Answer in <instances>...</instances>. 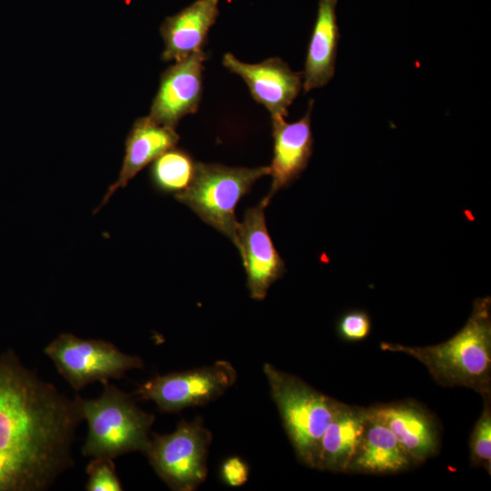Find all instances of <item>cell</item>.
Instances as JSON below:
<instances>
[{"instance_id": "6da1fadb", "label": "cell", "mask_w": 491, "mask_h": 491, "mask_svg": "<svg viewBox=\"0 0 491 491\" xmlns=\"http://www.w3.org/2000/svg\"><path fill=\"white\" fill-rule=\"evenodd\" d=\"M74 399L9 350L0 356V491H41L72 465L83 420Z\"/></svg>"}, {"instance_id": "7a4b0ae2", "label": "cell", "mask_w": 491, "mask_h": 491, "mask_svg": "<svg viewBox=\"0 0 491 491\" xmlns=\"http://www.w3.org/2000/svg\"><path fill=\"white\" fill-rule=\"evenodd\" d=\"M381 349L401 352L422 363L443 386L469 387L491 393V299L476 298L466 325L448 340L428 346L381 343Z\"/></svg>"}, {"instance_id": "3957f363", "label": "cell", "mask_w": 491, "mask_h": 491, "mask_svg": "<svg viewBox=\"0 0 491 491\" xmlns=\"http://www.w3.org/2000/svg\"><path fill=\"white\" fill-rule=\"evenodd\" d=\"M96 399L79 397L88 432L82 453L92 458L114 459L128 452L145 453L155 416L138 407L133 396L109 382Z\"/></svg>"}, {"instance_id": "277c9868", "label": "cell", "mask_w": 491, "mask_h": 491, "mask_svg": "<svg viewBox=\"0 0 491 491\" xmlns=\"http://www.w3.org/2000/svg\"><path fill=\"white\" fill-rule=\"evenodd\" d=\"M263 371L297 459L314 468L320 439L341 402L269 363Z\"/></svg>"}, {"instance_id": "5b68a950", "label": "cell", "mask_w": 491, "mask_h": 491, "mask_svg": "<svg viewBox=\"0 0 491 491\" xmlns=\"http://www.w3.org/2000/svg\"><path fill=\"white\" fill-rule=\"evenodd\" d=\"M269 173V166L247 168L196 163L191 184L175 196L238 249L239 222L235 218V206L253 185Z\"/></svg>"}, {"instance_id": "8992f818", "label": "cell", "mask_w": 491, "mask_h": 491, "mask_svg": "<svg viewBox=\"0 0 491 491\" xmlns=\"http://www.w3.org/2000/svg\"><path fill=\"white\" fill-rule=\"evenodd\" d=\"M212 434L201 418L182 420L170 434H154L145 455L159 477L175 491H194L206 478Z\"/></svg>"}, {"instance_id": "52a82bcc", "label": "cell", "mask_w": 491, "mask_h": 491, "mask_svg": "<svg viewBox=\"0 0 491 491\" xmlns=\"http://www.w3.org/2000/svg\"><path fill=\"white\" fill-rule=\"evenodd\" d=\"M44 352L75 390L90 383L119 379L126 371L144 366L139 356L125 354L110 342L82 339L70 333L59 335Z\"/></svg>"}, {"instance_id": "ba28073f", "label": "cell", "mask_w": 491, "mask_h": 491, "mask_svg": "<svg viewBox=\"0 0 491 491\" xmlns=\"http://www.w3.org/2000/svg\"><path fill=\"white\" fill-rule=\"evenodd\" d=\"M236 378L234 366L228 361L218 360L211 366L156 375L140 385L134 396L153 401L161 412H177L217 399Z\"/></svg>"}, {"instance_id": "9c48e42d", "label": "cell", "mask_w": 491, "mask_h": 491, "mask_svg": "<svg viewBox=\"0 0 491 491\" xmlns=\"http://www.w3.org/2000/svg\"><path fill=\"white\" fill-rule=\"evenodd\" d=\"M266 203L248 208L239 223V254L246 273L250 296L263 300L271 285L283 276L286 266L269 235L265 217Z\"/></svg>"}, {"instance_id": "30bf717a", "label": "cell", "mask_w": 491, "mask_h": 491, "mask_svg": "<svg viewBox=\"0 0 491 491\" xmlns=\"http://www.w3.org/2000/svg\"><path fill=\"white\" fill-rule=\"evenodd\" d=\"M206 59V54L201 50L175 61L163 72L150 108L149 116L153 120L175 128L183 117L197 111Z\"/></svg>"}, {"instance_id": "8fae6325", "label": "cell", "mask_w": 491, "mask_h": 491, "mask_svg": "<svg viewBox=\"0 0 491 491\" xmlns=\"http://www.w3.org/2000/svg\"><path fill=\"white\" fill-rule=\"evenodd\" d=\"M223 65L239 75L247 85L253 98L273 115L287 116V108L299 94L302 74L294 72L279 57H271L257 64H247L226 53Z\"/></svg>"}, {"instance_id": "7c38bea8", "label": "cell", "mask_w": 491, "mask_h": 491, "mask_svg": "<svg viewBox=\"0 0 491 491\" xmlns=\"http://www.w3.org/2000/svg\"><path fill=\"white\" fill-rule=\"evenodd\" d=\"M313 104L311 100L306 114L293 123H287L282 115L271 116L274 155L269 166L271 188L263 198L266 205L277 191L296 180L307 166L314 145L310 117Z\"/></svg>"}, {"instance_id": "4fadbf2b", "label": "cell", "mask_w": 491, "mask_h": 491, "mask_svg": "<svg viewBox=\"0 0 491 491\" xmlns=\"http://www.w3.org/2000/svg\"><path fill=\"white\" fill-rule=\"evenodd\" d=\"M368 414L387 426L415 464L435 456L439 446L437 425L429 413L411 401L377 405Z\"/></svg>"}, {"instance_id": "5bb4252c", "label": "cell", "mask_w": 491, "mask_h": 491, "mask_svg": "<svg viewBox=\"0 0 491 491\" xmlns=\"http://www.w3.org/2000/svg\"><path fill=\"white\" fill-rule=\"evenodd\" d=\"M220 0H195L160 26L165 47L162 59L178 61L203 50L210 28L215 23Z\"/></svg>"}, {"instance_id": "9a60e30c", "label": "cell", "mask_w": 491, "mask_h": 491, "mask_svg": "<svg viewBox=\"0 0 491 491\" xmlns=\"http://www.w3.org/2000/svg\"><path fill=\"white\" fill-rule=\"evenodd\" d=\"M179 135L175 128L161 125L149 115L135 120L126 139L119 176L105 193L98 211L119 188L127 185L139 171L165 151L176 146Z\"/></svg>"}, {"instance_id": "2e32d148", "label": "cell", "mask_w": 491, "mask_h": 491, "mask_svg": "<svg viewBox=\"0 0 491 491\" xmlns=\"http://www.w3.org/2000/svg\"><path fill=\"white\" fill-rule=\"evenodd\" d=\"M366 421V408L341 403L320 439L314 468L347 473L361 442Z\"/></svg>"}, {"instance_id": "e0dca14e", "label": "cell", "mask_w": 491, "mask_h": 491, "mask_svg": "<svg viewBox=\"0 0 491 491\" xmlns=\"http://www.w3.org/2000/svg\"><path fill=\"white\" fill-rule=\"evenodd\" d=\"M336 5L337 0H318L305 62V92L326 85L334 76L339 40Z\"/></svg>"}, {"instance_id": "ac0fdd59", "label": "cell", "mask_w": 491, "mask_h": 491, "mask_svg": "<svg viewBox=\"0 0 491 491\" xmlns=\"http://www.w3.org/2000/svg\"><path fill=\"white\" fill-rule=\"evenodd\" d=\"M366 413V428L347 473L395 474L414 466L392 431Z\"/></svg>"}, {"instance_id": "d6986e66", "label": "cell", "mask_w": 491, "mask_h": 491, "mask_svg": "<svg viewBox=\"0 0 491 491\" xmlns=\"http://www.w3.org/2000/svg\"><path fill=\"white\" fill-rule=\"evenodd\" d=\"M195 165L189 153L175 146L152 162L151 182L162 193L178 194L191 184Z\"/></svg>"}, {"instance_id": "ffe728a7", "label": "cell", "mask_w": 491, "mask_h": 491, "mask_svg": "<svg viewBox=\"0 0 491 491\" xmlns=\"http://www.w3.org/2000/svg\"><path fill=\"white\" fill-rule=\"evenodd\" d=\"M484 409L476 421L470 437V460L475 466L491 472V406L490 395L483 396Z\"/></svg>"}, {"instance_id": "44dd1931", "label": "cell", "mask_w": 491, "mask_h": 491, "mask_svg": "<svg viewBox=\"0 0 491 491\" xmlns=\"http://www.w3.org/2000/svg\"><path fill=\"white\" fill-rule=\"evenodd\" d=\"M86 473L88 481L85 489L88 491L123 490L111 458H93L86 468Z\"/></svg>"}, {"instance_id": "7402d4cb", "label": "cell", "mask_w": 491, "mask_h": 491, "mask_svg": "<svg viewBox=\"0 0 491 491\" xmlns=\"http://www.w3.org/2000/svg\"><path fill=\"white\" fill-rule=\"evenodd\" d=\"M338 336L347 342L366 339L371 331V319L363 310H350L343 314L336 326Z\"/></svg>"}, {"instance_id": "603a6c76", "label": "cell", "mask_w": 491, "mask_h": 491, "mask_svg": "<svg viewBox=\"0 0 491 491\" xmlns=\"http://www.w3.org/2000/svg\"><path fill=\"white\" fill-rule=\"evenodd\" d=\"M220 475L222 480L229 486L237 487L247 481L249 468L241 457L231 456L221 465Z\"/></svg>"}]
</instances>
